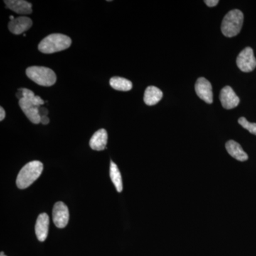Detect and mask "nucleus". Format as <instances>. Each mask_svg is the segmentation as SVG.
<instances>
[{"label": "nucleus", "instance_id": "nucleus-1", "mask_svg": "<svg viewBox=\"0 0 256 256\" xmlns=\"http://www.w3.org/2000/svg\"><path fill=\"white\" fill-rule=\"evenodd\" d=\"M70 37L62 34H52L45 37L40 44L38 50L43 54H50L67 50L72 45Z\"/></svg>", "mask_w": 256, "mask_h": 256}, {"label": "nucleus", "instance_id": "nucleus-2", "mask_svg": "<svg viewBox=\"0 0 256 256\" xmlns=\"http://www.w3.org/2000/svg\"><path fill=\"white\" fill-rule=\"evenodd\" d=\"M44 170L41 162L32 161L24 166L20 170L16 178V185L18 188L24 190L31 186L40 178Z\"/></svg>", "mask_w": 256, "mask_h": 256}, {"label": "nucleus", "instance_id": "nucleus-3", "mask_svg": "<svg viewBox=\"0 0 256 256\" xmlns=\"http://www.w3.org/2000/svg\"><path fill=\"white\" fill-rule=\"evenodd\" d=\"M244 24V14L238 10H233L224 16L222 32L224 36L234 37L238 35Z\"/></svg>", "mask_w": 256, "mask_h": 256}, {"label": "nucleus", "instance_id": "nucleus-4", "mask_svg": "<svg viewBox=\"0 0 256 256\" xmlns=\"http://www.w3.org/2000/svg\"><path fill=\"white\" fill-rule=\"evenodd\" d=\"M28 78L42 86H52L56 82V75L53 70L44 66H31L26 70Z\"/></svg>", "mask_w": 256, "mask_h": 256}, {"label": "nucleus", "instance_id": "nucleus-5", "mask_svg": "<svg viewBox=\"0 0 256 256\" xmlns=\"http://www.w3.org/2000/svg\"><path fill=\"white\" fill-rule=\"evenodd\" d=\"M236 64L238 68L246 73L252 72L256 68V57L250 47H246L240 52L236 58Z\"/></svg>", "mask_w": 256, "mask_h": 256}, {"label": "nucleus", "instance_id": "nucleus-6", "mask_svg": "<svg viewBox=\"0 0 256 256\" xmlns=\"http://www.w3.org/2000/svg\"><path fill=\"white\" fill-rule=\"evenodd\" d=\"M69 212L68 206L62 202L55 204L53 208V220L56 226L63 228L68 223Z\"/></svg>", "mask_w": 256, "mask_h": 256}, {"label": "nucleus", "instance_id": "nucleus-7", "mask_svg": "<svg viewBox=\"0 0 256 256\" xmlns=\"http://www.w3.org/2000/svg\"><path fill=\"white\" fill-rule=\"evenodd\" d=\"M195 90L197 96L206 102L210 104L213 102V92H212V86L210 82L206 78H200L196 80L195 84Z\"/></svg>", "mask_w": 256, "mask_h": 256}, {"label": "nucleus", "instance_id": "nucleus-8", "mask_svg": "<svg viewBox=\"0 0 256 256\" xmlns=\"http://www.w3.org/2000/svg\"><path fill=\"white\" fill-rule=\"evenodd\" d=\"M18 105L32 124H38L41 122V116L38 111V107L34 105L31 101L22 98L18 100Z\"/></svg>", "mask_w": 256, "mask_h": 256}, {"label": "nucleus", "instance_id": "nucleus-9", "mask_svg": "<svg viewBox=\"0 0 256 256\" xmlns=\"http://www.w3.org/2000/svg\"><path fill=\"white\" fill-rule=\"evenodd\" d=\"M220 98L222 106L225 109H233L237 107L240 102V99L230 86H225L220 90Z\"/></svg>", "mask_w": 256, "mask_h": 256}, {"label": "nucleus", "instance_id": "nucleus-10", "mask_svg": "<svg viewBox=\"0 0 256 256\" xmlns=\"http://www.w3.org/2000/svg\"><path fill=\"white\" fill-rule=\"evenodd\" d=\"M33 22L31 18L28 16H18L10 22L8 28L14 34L18 35L28 31L32 28Z\"/></svg>", "mask_w": 256, "mask_h": 256}, {"label": "nucleus", "instance_id": "nucleus-11", "mask_svg": "<svg viewBox=\"0 0 256 256\" xmlns=\"http://www.w3.org/2000/svg\"><path fill=\"white\" fill-rule=\"evenodd\" d=\"M48 226L50 217L46 213L41 214L37 218L35 226V232L40 242H43L46 240L48 233Z\"/></svg>", "mask_w": 256, "mask_h": 256}, {"label": "nucleus", "instance_id": "nucleus-12", "mask_svg": "<svg viewBox=\"0 0 256 256\" xmlns=\"http://www.w3.org/2000/svg\"><path fill=\"white\" fill-rule=\"evenodd\" d=\"M8 9L20 14H30L32 12V4L24 0H5Z\"/></svg>", "mask_w": 256, "mask_h": 256}, {"label": "nucleus", "instance_id": "nucleus-13", "mask_svg": "<svg viewBox=\"0 0 256 256\" xmlns=\"http://www.w3.org/2000/svg\"><path fill=\"white\" fill-rule=\"evenodd\" d=\"M108 142V132L105 129H100L94 133L90 138V144L92 150L102 151L105 150Z\"/></svg>", "mask_w": 256, "mask_h": 256}, {"label": "nucleus", "instance_id": "nucleus-14", "mask_svg": "<svg viewBox=\"0 0 256 256\" xmlns=\"http://www.w3.org/2000/svg\"><path fill=\"white\" fill-rule=\"evenodd\" d=\"M226 148L228 154L238 161L244 162L248 159V156L242 150L240 144L236 141L229 140L226 144Z\"/></svg>", "mask_w": 256, "mask_h": 256}, {"label": "nucleus", "instance_id": "nucleus-15", "mask_svg": "<svg viewBox=\"0 0 256 256\" xmlns=\"http://www.w3.org/2000/svg\"><path fill=\"white\" fill-rule=\"evenodd\" d=\"M163 97V92L156 86H148L144 94V102L146 105L152 106L156 105Z\"/></svg>", "mask_w": 256, "mask_h": 256}, {"label": "nucleus", "instance_id": "nucleus-16", "mask_svg": "<svg viewBox=\"0 0 256 256\" xmlns=\"http://www.w3.org/2000/svg\"><path fill=\"white\" fill-rule=\"evenodd\" d=\"M110 85L114 90L120 92H129L132 88V82L122 77H112L110 80Z\"/></svg>", "mask_w": 256, "mask_h": 256}, {"label": "nucleus", "instance_id": "nucleus-17", "mask_svg": "<svg viewBox=\"0 0 256 256\" xmlns=\"http://www.w3.org/2000/svg\"><path fill=\"white\" fill-rule=\"evenodd\" d=\"M110 176L112 183L116 186V190L118 192H121L124 190L122 186V176H121L120 172L118 168L117 164L111 161L110 166Z\"/></svg>", "mask_w": 256, "mask_h": 256}, {"label": "nucleus", "instance_id": "nucleus-18", "mask_svg": "<svg viewBox=\"0 0 256 256\" xmlns=\"http://www.w3.org/2000/svg\"><path fill=\"white\" fill-rule=\"evenodd\" d=\"M22 92L23 98L28 99V100L31 101L34 105L40 107L44 104V101L42 100L41 98L38 96H35L33 92L31 90H28V88H20Z\"/></svg>", "mask_w": 256, "mask_h": 256}, {"label": "nucleus", "instance_id": "nucleus-19", "mask_svg": "<svg viewBox=\"0 0 256 256\" xmlns=\"http://www.w3.org/2000/svg\"><path fill=\"white\" fill-rule=\"evenodd\" d=\"M238 124L242 128L248 130L252 134L256 136V124H252V122H248L244 117L240 118L238 119Z\"/></svg>", "mask_w": 256, "mask_h": 256}, {"label": "nucleus", "instance_id": "nucleus-20", "mask_svg": "<svg viewBox=\"0 0 256 256\" xmlns=\"http://www.w3.org/2000/svg\"><path fill=\"white\" fill-rule=\"evenodd\" d=\"M204 2L206 3L207 6L212 8V6H216L220 2L218 0H205Z\"/></svg>", "mask_w": 256, "mask_h": 256}, {"label": "nucleus", "instance_id": "nucleus-21", "mask_svg": "<svg viewBox=\"0 0 256 256\" xmlns=\"http://www.w3.org/2000/svg\"><path fill=\"white\" fill-rule=\"evenodd\" d=\"M38 111H40V114L41 116H47V114H48V111L46 108L42 107V106L38 107Z\"/></svg>", "mask_w": 256, "mask_h": 256}, {"label": "nucleus", "instance_id": "nucleus-22", "mask_svg": "<svg viewBox=\"0 0 256 256\" xmlns=\"http://www.w3.org/2000/svg\"><path fill=\"white\" fill-rule=\"evenodd\" d=\"M41 124H50V119L46 116H41Z\"/></svg>", "mask_w": 256, "mask_h": 256}, {"label": "nucleus", "instance_id": "nucleus-23", "mask_svg": "<svg viewBox=\"0 0 256 256\" xmlns=\"http://www.w3.org/2000/svg\"><path fill=\"white\" fill-rule=\"evenodd\" d=\"M5 116H6V114H5L4 108L2 107L0 108V120L2 121L5 118Z\"/></svg>", "mask_w": 256, "mask_h": 256}, {"label": "nucleus", "instance_id": "nucleus-24", "mask_svg": "<svg viewBox=\"0 0 256 256\" xmlns=\"http://www.w3.org/2000/svg\"><path fill=\"white\" fill-rule=\"evenodd\" d=\"M10 20H11V21H12V20H14V18L13 16H10Z\"/></svg>", "mask_w": 256, "mask_h": 256}, {"label": "nucleus", "instance_id": "nucleus-25", "mask_svg": "<svg viewBox=\"0 0 256 256\" xmlns=\"http://www.w3.org/2000/svg\"><path fill=\"white\" fill-rule=\"evenodd\" d=\"M1 256H6L4 255V252H1Z\"/></svg>", "mask_w": 256, "mask_h": 256}]
</instances>
